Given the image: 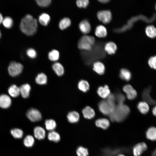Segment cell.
Returning <instances> with one entry per match:
<instances>
[{
    "instance_id": "6da1fadb",
    "label": "cell",
    "mask_w": 156,
    "mask_h": 156,
    "mask_svg": "<svg viewBox=\"0 0 156 156\" xmlns=\"http://www.w3.org/2000/svg\"><path fill=\"white\" fill-rule=\"evenodd\" d=\"M103 44L99 42L95 44L92 49L89 51H83L81 55L85 63L91 64L95 60L103 58L105 55Z\"/></svg>"
},
{
    "instance_id": "7a4b0ae2",
    "label": "cell",
    "mask_w": 156,
    "mask_h": 156,
    "mask_svg": "<svg viewBox=\"0 0 156 156\" xmlns=\"http://www.w3.org/2000/svg\"><path fill=\"white\" fill-rule=\"evenodd\" d=\"M37 27L36 19L29 14H27L22 19L20 25L21 31L28 36L34 34L36 31Z\"/></svg>"
},
{
    "instance_id": "3957f363",
    "label": "cell",
    "mask_w": 156,
    "mask_h": 156,
    "mask_svg": "<svg viewBox=\"0 0 156 156\" xmlns=\"http://www.w3.org/2000/svg\"><path fill=\"white\" fill-rule=\"evenodd\" d=\"M129 112V108L126 105L124 104H117L109 115V118L113 122H122L127 117Z\"/></svg>"
},
{
    "instance_id": "277c9868",
    "label": "cell",
    "mask_w": 156,
    "mask_h": 156,
    "mask_svg": "<svg viewBox=\"0 0 156 156\" xmlns=\"http://www.w3.org/2000/svg\"><path fill=\"white\" fill-rule=\"evenodd\" d=\"M95 44L94 38L91 36L84 35L79 39L77 44L78 48L83 51L91 50Z\"/></svg>"
},
{
    "instance_id": "5b68a950",
    "label": "cell",
    "mask_w": 156,
    "mask_h": 156,
    "mask_svg": "<svg viewBox=\"0 0 156 156\" xmlns=\"http://www.w3.org/2000/svg\"><path fill=\"white\" fill-rule=\"evenodd\" d=\"M23 69V66L21 63L14 61L11 62L8 68L9 75L12 77H15L20 74Z\"/></svg>"
},
{
    "instance_id": "8992f818",
    "label": "cell",
    "mask_w": 156,
    "mask_h": 156,
    "mask_svg": "<svg viewBox=\"0 0 156 156\" xmlns=\"http://www.w3.org/2000/svg\"><path fill=\"white\" fill-rule=\"evenodd\" d=\"M97 17L100 21L105 24H107L111 21L112 14L109 10H100L98 12Z\"/></svg>"
},
{
    "instance_id": "52a82bcc",
    "label": "cell",
    "mask_w": 156,
    "mask_h": 156,
    "mask_svg": "<svg viewBox=\"0 0 156 156\" xmlns=\"http://www.w3.org/2000/svg\"><path fill=\"white\" fill-rule=\"evenodd\" d=\"M26 116L30 121L33 122L40 121L42 118V115L40 112L34 108L29 109L26 113Z\"/></svg>"
},
{
    "instance_id": "ba28073f",
    "label": "cell",
    "mask_w": 156,
    "mask_h": 156,
    "mask_svg": "<svg viewBox=\"0 0 156 156\" xmlns=\"http://www.w3.org/2000/svg\"><path fill=\"white\" fill-rule=\"evenodd\" d=\"M99 107L100 111L106 115L109 116L114 110L107 100L100 101L99 104Z\"/></svg>"
},
{
    "instance_id": "9c48e42d",
    "label": "cell",
    "mask_w": 156,
    "mask_h": 156,
    "mask_svg": "<svg viewBox=\"0 0 156 156\" xmlns=\"http://www.w3.org/2000/svg\"><path fill=\"white\" fill-rule=\"evenodd\" d=\"M147 148V145L144 142L138 143L133 149V152L134 156H140Z\"/></svg>"
},
{
    "instance_id": "30bf717a",
    "label": "cell",
    "mask_w": 156,
    "mask_h": 156,
    "mask_svg": "<svg viewBox=\"0 0 156 156\" xmlns=\"http://www.w3.org/2000/svg\"><path fill=\"white\" fill-rule=\"evenodd\" d=\"M123 90L126 93L128 99L133 100L135 99L137 96V92L132 86L130 85H127L124 86Z\"/></svg>"
},
{
    "instance_id": "8fae6325",
    "label": "cell",
    "mask_w": 156,
    "mask_h": 156,
    "mask_svg": "<svg viewBox=\"0 0 156 156\" xmlns=\"http://www.w3.org/2000/svg\"><path fill=\"white\" fill-rule=\"evenodd\" d=\"M11 104L10 97L6 94H2L0 96V107L4 109L9 107Z\"/></svg>"
},
{
    "instance_id": "7c38bea8",
    "label": "cell",
    "mask_w": 156,
    "mask_h": 156,
    "mask_svg": "<svg viewBox=\"0 0 156 156\" xmlns=\"http://www.w3.org/2000/svg\"><path fill=\"white\" fill-rule=\"evenodd\" d=\"M151 89L150 88L146 89L142 94V97L144 101L147 102L148 104L152 105H156V101L153 99L150 95Z\"/></svg>"
},
{
    "instance_id": "4fadbf2b",
    "label": "cell",
    "mask_w": 156,
    "mask_h": 156,
    "mask_svg": "<svg viewBox=\"0 0 156 156\" xmlns=\"http://www.w3.org/2000/svg\"><path fill=\"white\" fill-rule=\"evenodd\" d=\"M79 28L80 31L83 33L87 34L90 31L91 27L89 21L87 20L81 21L79 25Z\"/></svg>"
},
{
    "instance_id": "5bb4252c",
    "label": "cell",
    "mask_w": 156,
    "mask_h": 156,
    "mask_svg": "<svg viewBox=\"0 0 156 156\" xmlns=\"http://www.w3.org/2000/svg\"><path fill=\"white\" fill-rule=\"evenodd\" d=\"M35 137L39 140L44 139L45 136V131L42 127L37 126L35 127L34 130Z\"/></svg>"
},
{
    "instance_id": "9a60e30c",
    "label": "cell",
    "mask_w": 156,
    "mask_h": 156,
    "mask_svg": "<svg viewBox=\"0 0 156 156\" xmlns=\"http://www.w3.org/2000/svg\"><path fill=\"white\" fill-rule=\"evenodd\" d=\"M116 44L113 42H109L107 43L104 46V51L108 54L112 55L114 54L117 50Z\"/></svg>"
},
{
    "instance_id": "2e32d148",
    "label": "cell",
    "mask_w": 156,
    "mask_h": 156,
    "mask_svg": "<svg viewBox=\"0 0 156 156\" xmlns=\"http://www.w3.org/2000/svg\"><path fill=\"white\" fill-rule=\"evenodd\" d=\"M20 94L24 98H27L29 95L31 90V86L27 83L23 84L19 88Z\"/></svg>"
},
{
    "instance_id": "e0dca14e",
    "label": "cell",
    "mask_w": 156,
    "mask_h": 156,
    "mask_svg": "<svg viewBox=\"0 0 156 156\" xmlns=\"http://www.w3.org/2000/svg\"><path fill=\"white\" fill-rule=\"evenodd\" d=\"M97 93L101 97L105 98L110 94V91L108 86L105 85L103 87H99L97 90Z\"/></svg>"
},
{
    "instance_id": "ac0fdd59",
    "label": "cell",
    "mask_w": 156,
    "mask_h": 156,
    "mask_svg": "<svg viewBox=\"0 0 156 156\" xmlns=\"http://www.w3.org/2000/svg\"><path fill=\"white\" fill-rule=\"evenodd\" d=\"M84 117L86 119H91L95 116V113L94 109L89 106H86L82 111Z\"/></svg>"
},
{
    "instance_id": "d6986e66",
    "label": "cell",
    "mask_w": 156,
    "mask_h": 156,
    "mask_svg": "<svg viewBox=\"0 0 156 156\" xmlns=\"http://www.w3.org/2000/svg\"><path fill=\"white\" fill-rule=\"evenodd\" d=\"M95 34L99 38L105 37L107 34L106 29L103 25H100L97 26L95 29Z\"/></svg>"
},
{
    "instance_id": "ffe728a7",
    "label": "cell",
    "mask_w": 156,
    "mask_h": 156,
    "mask_svg": "<svg viewBox=\"0 0 156 156\" xmlns=\"http://www.w3.org/2000/svg\"><path fill=\"white\" fill-rule=\"evenodd\" d=\"M95 125L98 127L103 129H107L110 125L109 120L105 118L99 119L95 121Z\"/></svg>"
},
{
    "instance_id": "44dd1931",
    "label": "cell",
    "mask_w": 156,
    "mask_h": 156,
    "mask_svg": "<svg viewBox=\"0 0 156 156\" xmlns=\"http://www.w3.org/2000/svg\"><path fill=\"white\" fill-rule=\"evenodd\" d=\"M93 69L98 74L102 75L104 73L105 67L104 64L102 62L96 61L93 64Z\"/></svg>"
},
{
    "instance_id": "7402d4cb",
    "label": "cell",
    "mask_w": 156,
    "mask_h": 156,
    "mask_svg": "<svg viewBox=\"0 0 156 156\" xmlns=\"http://www.w3.org/2000/svg\"><path fill=\"white\" fill-rule=\"evenodd\" d=\"M137 107L140 112L143 114H147L150 108L149 104L145 101L139 102L137 105Z\"/></svg>"
},
{
    "instance_id": "603a6c76",
    "label": "cell",
    "mask_w": 156,
    "mask_h": 156,
    "mask_svg": "<svg viewBox=\"0 0 156 156\" xmlns=\"http://www.w3.org/2000/svg\"><path fill=\"white\" fill-rule=\"evenodd\" d=\"M67 118L69 122L71 123H76L79 120V115L76 111L70 112L68 114Z\"/></svg>"
},
{
    "instance_id": "cb8c5ba5",
    "label": "cell",
    "mask_w": 156,
    "mask_h": 156,
    "mask_svg": "<svg viewBox=\"0 0 156 156\" xmlns=\"http://www.w3.org/2000/svg\"><path fill=\"white\" fill-rule=\"evenodd\" d=\"M52 68L55 73L58 76H61L64 73V69L62 65L60 63H54L52 65Z\"/></svg>"
},
{
    "instance_id": "d4e9b609",
    "label": "cell",
    "mask_w": 156,
    "mask_h": 156,
    "mask_svg": "<svg viewBox=\"0 0 156 156\" xmlns=\"http://www.w3.org/2000/svg\"><path fill=\"white\" fill-rule=\"evenodd\" d=\"M147 138L152 141L156 140V128L155 127H151L147 130L146 133Z\"/></svg>"
},
{
    "instance_id": "484cf974",
    "label": "cell",
    "mask_w": 156,
    "mask_h": 156,
    "mask_svg": "<svg viewBox=\"0 0 156 156\" xmlns=\"http://www.w3.org/2000/svg\"><path fill=\"white\" fill-rule=\"evenodd\" d=\"M8 91L10 95L13 97H16L20 94L19 88L15 85L11 86Z\"/></svg>"
},
{
    "instance_id": "4316f807",
    "label": "cell",
    "mask_w": 156,
    "mask_h": 156,
    "mask_svg": "<svg viewBox=\"0 0 156 156\" xmlns=\"http://www.w3.org/2000/svg\"><path fill=\"white\" fill-rule=\"evenodd\" d=\"M50 20V17L49 15L46 13H42L40 15L38 18L39 22L44 26L47 25Z\"/></svg>"
},
{
    "instance_id": "83f0119b",
    "label": "cell",
    "mask_w": 156,
    "mask_h": 156,
    "mask_svg": "<svg viewBox=\"0 0 156 156\" xmlns=\"http://www.w3.org/2000/svg\"><path fill=\"white\" fill-rule=\"evenodd\" d=\"M48 139L50 141L55 142H59L60 139V137L59 134L57 132L52 131H50L48 134Z\"/></svg>"
},
{
    "instance_id": "f1b7e54d",
    "label": "cell",
    "mask_w": 156,
    "mask_h": 156,
    "mask_svg": "<svg viewBox=\"0 0 156 156\" xmlns=\"http://www.w3.org/2000/svg\"><path fill=\"white\" fill-rule=\"evenodd\" d=\"M146 35L149 37L154 38L156 37V28L152 25L147 26L146 28Z\"/></svg>"
},
{
    "instance_id": "f546056e",
    "label": "cell",
    "mask_w": 156,
    "mask_h": 156,
    "mask_svg": "<svg viewBox=\"0 0 156 156\" xmlns=\"http://www.w3.org/2000/svg\"><path fill=\"white\" fill-rule=\"evenodd\" d=\"M71 23L70 19L68 18L65 17L62 19L59 23L60 28L63 30L69 27Z\"/></svg>"
},
{
    "instance_id": "4dcf8cb0",
    "label": "cell",
    "mask_w": 156,
    "mask_h": 156,
    "mask_svg": "<svg viewBox=\"0 0 156 156\" xmlns=\"http://www.w3.org/2000/svg\"><path fill=\"white\" fill-rule=\"evenodd\" d=\"M36 83L39 85L46 84L47 81V77L44 73H41L39 74L35 79Z\"/></svg>"
},
{
    "instance_id": "1f68e13d",
    "label": "cell",
    "mask_w": 156,
    "mask_h": 156,
    "mask_svg": "<svg viewBox=\"0 0 156 156\" xmlns=\"http://www.w3.org/2000/svg\"><path fill=\"white\" fill-rule=\"evenodd\" d=\"M45 125L46 129L50 131H53L56 127L55 121L52 119L46 120L45 122Z\"/></svg>"
},
{
    "instance_id": "d6a6232c",
    "label": "cell",
    "mask_w": 156,
    "mask_h": 156,
    "mask_svg": "<svg viewBox=\"0 0 156 156\" xmlns=\"http://www.w3.org/2000/svg\"><path fill=\"white\" fill-rule=\"evenodd\" d=\"M120 76L122 79L126 81H128L131 78V74L128 70L123 68L120 71Z\"/></svg>"
},
{
    "instance_id": "836d02e7",
    "label": "cell",
    "mask_w": 156,
    "mask_h": 156,
    "mask_svg": "<svg viewBox=\"0 0 156 156\" xmlns=\"http://www.w3.org/2000/svg\"><path fill=\"white\" fill-rule=\"evenodd\" d=\"M34 138L33 136L30 135H27L23 140L24 145L27 147H32L34 144Z\"/></svg>"
},
{
    "instance_id": "e575fe53",
    "label": "cell",
    "mask_w": 156,
    "mask_h": 156,
    "mask_svg": "<svg viewBox=\"0 0 156 156\" xmlns=\"http://www.w3.org/2000/svg\"><path fill=\"white\" fill-rule=\"evenodd\" d=\"M10 133L13 137L16 139L21 138L23 134V131L21 129L16 128L12 129Z\"/></svg>"
},
{
    "instance_id": "d590c367",
    "label": "cell",
    "mask_w": 156,
    "mask_h": 156,
    "mask_svg": "<svg viewBox=\"0 0 156 156\" xmlns=\"http://www.w3.org/2000/svg\"><path fill=\"white\" fill-rule=\"evenodd\" d=\"M78 86L79 89L84 92H86L89 88V85L86 80H81L79 82Z\"/></svg>"
},
{
    "instance_id": "8d00e7d4",
    "label": "cell",
    "mask_w": 156,
    "mask_h": 156,
    "mask_svg": "<svg viewBox=\"0 0 156 156\" xmlns=\"http://www.w3.org/2000/svg\"><path fill=\"white\" fill-rule=\"evenodd\" d=\"M59 57V53L58 51L53 49L48 53V58L49 60L53 61L57 60Z\"/></svg>"
},
{
    "instance_id": "74e56055",
    "label": "cell",
    "mask_w": 156,
    "mask_h": 156,
    "mask_svg": "<svg viewBox=\"0 0 156 156\" xmlns=\"http://www.w3.org/2000/svg\"><path fill=\"white\" fill-rule=\"evenodd\" d=\"M2 23L5 27L10 28L12 27L13 23L11 18L9 16H6L3 18Z\"/></svg>"
},
{
    "instance_id": "f35d334b",
    "label": "cell",
    "mask_w": 156,
    "mask_h": 156,
    "mask_svg": "<svg viewBox=\"0 0 156 156\" xmlns=\"http://www.w3.org/2000/svg\"><path fill=\"white\" fill-rule=\"evenodd\" d=\"M76 153L78 156H88V149L81 146L77 148Z\"/></svg>"
},
{
    "instance_id": "ab89813d",
    "label": "cell",
    "mask_w": 156,
    "mask_h": 156,
    "mask_svg": "<svg viewBox=\"0 0 156 156\" xmlns=\"http://www.w3.org/2000/svg\"><path fill=\"white\" fill-rule=\"evenodd\" d=\"M116 102L117 104H123L125 98L124 95L120 93H118L114 95Z\"/></svg>"
},
{
    "instance_id": "60d3db41",
    "label": "cell",
    "mask_w": 156,
    "mask_h": 156,
    "mask_svg": "<svg viewBox=\"0 0 156 156\" xmlns=\"http://www.w3.org/2000/svg\"><path fill=\"white\" fill-rule=\"evenodd\" d=\"M107 101L112 108L114 109L116 105L114 95L110 94L107 97Z\"/></svg>"
},
{
    "instance_id": "b9f144b4",
    "label": "cell",
    "mask_w": 156,
    "mask_h": 156,
    "mask_svg": "<svg viewBox=\"0 0 156 156\" xmlns=\"http://www.w3.org/2000/svg\"><path fill=\"white\" fill-rule=\"evenodd\" d=\"M148 64L151 68L156 69V55L150 57L148 60Z\"/></svg>"
},
{
    "instance_id": "7bdbcfd3",
    "label": "cell",
    "mask_w": 156,
    "mask_h": 156,
    "mask_svg": "<svg viewBox=\"0 0 156 156\" xmlns=\"http://www.w3.org/2000/svg\"><path fill=\"white\" fill-rule=\"evenodd\" d=\"M89 1L88 0H78L76 4L78 7L80 8H86L88 5Z\"/></svg>"
},
{
    "instance_id": "ee69618b",
    "label": "cell",
    "mask_w": 156,
    "mask_h": 156,
    "mask_svg": "<svg viewBox=\"0 0 156 156\" xmlns=\"http://www.w3.org/2000/svg\"><path fill=\"white\" fill-rule=\"evenodd\" d=\"M26 53L27 56L30 58H34L37 56V53L36 51L33 48H29L27 49Z\"/></svg>"
},
{
    "instance_id": "f6af8a7d",
    "label": "cell",
    "mask_w": 156,
    "mask_h": 156,
    "mask_svg": "<svg viewBox=\"0 0 156 156\" xmlns=\"http://www.w3.org/2000/svg\"><path fill=\"white\" fill-rule=\"evenodd\" d=\"M36 1L39 5L42 7L47 6L51 3V0H36Z\"/></svg>"
},
{
    "instance_id": "bcb514c9",
    "label": "cell",
    "mask_w": 156,
    "mask_h": 156,
    "mask_svg": "<svg viewBox=\"0 0 156 156\" xmlns=\"http://www.w3.org/2000/svg\"><path fill=\"white\" fill-rule=\"evenodd\" d=\"M152 112L153 115L156 116V105L153 108Z\"/></svg>"
},
{
    "instance_id": "7dc6e473",
    "label": "cell",
    "mask_w": 156,
    "mask_h": 156,
    "mask_svg": "<svg viewBox=\"0 0 156 156\" xmlns=\"http://www.w3.org/2000/svg\"><path fill=\"white\" fill-rule=\"evenodd\" d=\"M110 1L109 0H99V1L103 3H108Z\"/></svg>"
},
{
    "instance_id": "c3c4849f",
    "label": "cell",
    "mask_w": 156,
    "mask_h": 156,
    "mask_svg": "<svg viewBox=\"0 0 156 156\" xmlns=\"http://www.w3.org/2000/svg\"><path fill=\"white\" fill-rule=\"evenodd\" d=\"M3 19V16L0 13V24L2 23Z\"/></svg>"
},
{
    "instance_id": "681fc988",
    "label": "cell",
    "mask_w": 156,
    "mask_h": 156,
    "mask_svg": "<svg viewBox=\"0 0 156 156\" xmlns=\"http://www.w3.org/2000/svg\"><path fill=\"white\" fill-rule=\"evenodd\" d=\"M152 156H156V149L153 152Z\"/></svg>"
},
{
    "instance_id": "f907efd6",
    "label": "cell",
    "mask_w": 156,
    "mask_h": 156,
    "mask_svg": "<svg viewBox=\"0 0 156 156\" xmlns=\"http://www.w3.org/2000/svg\"><path fill=\"white\" fill-rule=\"evenodd\" d=\"M117 156H125L122 154H120L118 155Z\"/></svg>"
},
{
    "instance_id": "816d5d0a",
    "label": "cell",
    "mask_w": 156,
    "mask_h": 156,
    "mask_svg": "<svg viewBox=\"0 0 156 156\" xmlns=\"http://www.w3.org/2000/svg\"><path fill=\"white\" fill-rule=\"evenodd\" d=\"M1 30H0V38L1 37Z\"/></svg>"
},
{
    "instance_id": "f5cc1de1",
    "label": "cell",
    "mask_w": 156,
    "mask_h": 156,
    "mask_svg": "<svg viewBox=\"0 0 156 156\" xmlns=\"http://www.w3.org/2000/svg\"><path fill=\"white\" fill-rule=\"evenodd\" d=\"M155 9H156V5H155Z\"/></svg>"
}]
</instances>
